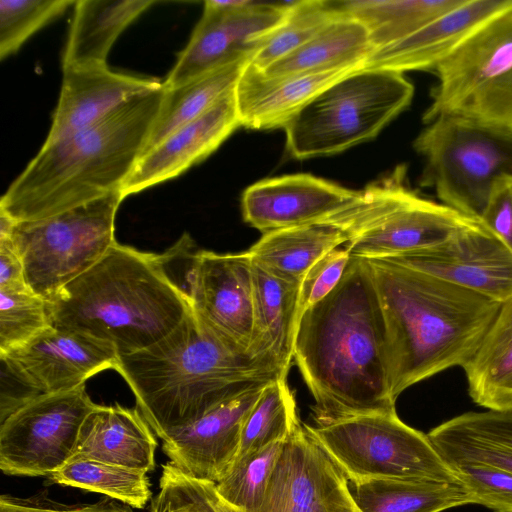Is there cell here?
I'll list each match as a JSON object with an SVG mask.
<instances>
[{
  "label": "cell",
  "instance_id": "cell-1",
  "mask_svg": "<svg viewBox=\"0 0 512 512\" xmlns=\"http://www.w3.org/2000/svg\"><path fill=\"white\" fill-rule=\"evenodd\" d=\"M293 358L317 425L396 412L387 331L366 259L351 256L336 287L301 315Z\"/></svg>",
  "mask_w": 512,
  "mask_h": 512
},
{
  "label": "cell",
  "instance_id": "cell-32",
  "mask_svg": "<svg viewBox=\"0 0 512 512\" xmlns=\"http://www.w3.org/2000/svg\"><path fill=\"white\" fill-rule=\"evenodd\" d=\"M250 60L251 57H244L176 88L164 87L165 96L142 156L170 134L205 114L233 91Z\"/></svg>",
  "mask_w": 512,
  "mask_h": 512
},
{
  "label": "cell",
  "instance_id": "cell-31",
  "mask_svg": "<svg viewBox=\"0 0 512 512\" xmlns=\"http://www.w3.org/2000/svg\"><path fill=\"white\" fill-rule=\"evenodd\" d=\"M348 484L360 512H441L474 504L459 483L374 478Z\"/></svg>",
  "mask_w": 512,
  "mask_h": 512
},
{
  "label": "cell",
  "instance_id": "cell-44",
  "mask_svg": "<svg viewBox=\"0 0 512 512\" xmlns=\"http://www.w3.org/2000/svg\"><path fill=\"white\" fill-rule=\"evenodd\" d=\"M480 222L512 251V177L495 183Z\"/></svg>",
  "mask_w": 512,
  "mask_h": 512
},
{
  "label": "cell",
  "instance_id": "cell-3",
  "mask_svg": "<svg viewBox=\"0 0 512 512\" xmlns=\"http://www.w3.org/2000/svg\"><path fill=\"white\" fill-rule=\"evenodd\" d=\"M366 260L387 331L392 397L448 368H463L502 303L391 260Z\"/></svg>",
  "mask_w": 512,
  "mask_h": 512
},
{
  "label": "cell",
  "instance_id": "cell-27",
  "mask_svg": "<svg viewBox=\"0 0 512 512\" xmlns=\"http://www.w3.org/2000/svg\"><path fill=\"white\" fill-rule=\"evenodd\" d=\"M154 0H80L62 59L64 66L107 65L108 54L120 34Z\"/></svg>",
  "mask_w": 512,
  "mask_h": 512
},
{
  "label": "cell",
  "instance_id": "cell-17",
  "mask_svg": "<svg viewBox=\"0 0 512 512\" xmlns=\"http://www.w3.org/2000/svg\"><path fill=\"white\" fill-rule=\"evenodd\" d=\"M387 260L500 303L512 298V251L480 221L435 247Z\"/></svg>",
  "mask_w": 512,
  "mask_h": 512
},
{
  "label": "cell",
  "instance_id": "cell-13",
  "mask_svg": "<svg viewBox=\"0 0 512 512\" xmlns=\"http://www.w3.org/2000/svg\"><path fill=\"white\" fill-rule=\"evenodd\" d=\"M290 3L205 1L203 14L163 86L173 89L238 59L252 57L282 22Z\"/></svg>",
  "mask_w": 512,
  "mask_h": 512
},
{
  "label": "cell",
  "instance_id": "cell-4",
  "mask_svg": "<svg viewBox=\"0 0 512 512\" xmlns=\"http://www.w3.org/2000/svg\"><path fill=\"white\" fill-rule=\"evenodd\" d=\"M164 96V86L142 93L95 124L43 144L1 197L0 210L16 222L33 221L121 191L143 154Z\"/></svg>",
  "mask_w": 512,
  "mask_h": 512
},
{
  "label": "cell",
  "instance_id": "cell-35",
  "mask_svg": "<svg viewBox=\"0 0 512 512\" xmlns=\"http://www.w3.org/2000/svg\"><path fill=\"white\" fill-rule=\"evenodd\" d=\"M300 424L286 378L269 382L245 418L235 460L269 444L287 441Z\"/></svg>",
  "mask_w": 512,
  "mask_h": 512
},
{
  "label": "cell",
  "instance_id": "cell-10",
  "mask_svg": "<svg viewBox=\"0 0 512 512\" xmlns=\"http://www.w3.org/2000/svg\"><path fill=\"white\" fill-rule=\"evenodd\" d=\"M304 427L349 482L396 478L460 484L427 434L405 424L397 412Z\"/></svg>",
  "mask_w": 512,
  "mask_h": 512
},
{
  "label": "cell",
  "instance_id": "cell-38",
  "mask_svg": "<svg viewBox=\"0 0 512 512\" xmlns=\"http://www.w3.org/2000/svg\"><path fill=\"white\" fill-rule=\"evenodd\" d=\"M47 300L26 289H0V355L51 327Z\"/></svg>",
  "mask_w": 512,
  "mask_h": 512
},
{
  "label": "cell",
  "instance_id": "cell-9",
  "mask_svg": "<svg viewBox=\"0 0 512 512\" xmlns=\"http://www.w3.org/2000/svg\"><path fill=\"white\" fill-rule=\"evenodd\" d=\"M424 161L420 185L441 203L480 220L495 183L512 177V132L438 117L413 142Z\"/></svg>",
  "mask_w": 512,
  "mask_h": 512
},
{
  "label": "cell",
  "instance_id": "cell-6",
  "mask_svg": "<svg viewBox=\"0 0 512 512\" xmlns=\"http://www.w3.org/2000/svg\"><path fill=\"white\" fill-rule=\"evenodd\" d=\"M479 221L421 197L408 185L406 166L399 165L326 224L346 234L344 247L352 257L389 259L435 247Z\"/></svg>",
  "mask_w": 512,
  "mask_h": 512
},
{
  "label": "cell",
  "instance_id": "cell-29",
  "mask_svg": "<svg viewBox=\"0 0 512 512\" xmlns=\"http://www.w3.org/2000/svg\"><path fill=\"white\" fill-rule=\"evenodd\" d=\"M346 242L347 236L340 228L321 223L264 233L248 252L270 273L301 283L319 259Z\"/></svg>",
  "mask_w": 512,
  "mask_h": 512
},
{
  "label": "cell",
  "instance_id": "cell-45",
  "mask_svg": "<svg viewBox=\"0 0 512 512\" xmlns=\"http://www.w3.org/2000/svg\"><path fill=\"white\" fill-rule=\"evenodd\" d=\"M30 288L22 259L10 237L0 238V289Z\"/></svg>",
  "mask_w": 512,
  "mask_h": 512
},
{
  "label": "cell",
  "instance_id": "cell-15",
  "mask_svg": "<svg viewBox=\"0 0 512 512\" xmlns=\"http://www.w3.org/2000/svg\"><path fill=\"white\" fill-rule=\"evenodd\" d=\"M187 280L186 292L194 313L231 347L252 353L254 316L250 253L218 254L200 250L191 256Z\"/></svg>",
  "mask_w": 512,
  "mask_h": 512
},
{
  "label": "cell",
  "instance_id": "cell-43",
  "mask_svg": "<svg viewBox=\"0 0 512 512\" xmlns=\"http://www.w3.org/2000/svg\"><path fill=\"white\" fill-rule=\"evenodd\" d=\"M0 512H133L130 506L119 504L113 499H102L85 505H67L55 502L44 496L28 498L2 495Z\"/></svg>",
  "mask_w": 512,
  "mask_h": 512
},
{
  "label": "cell",
  "instance_id": "cell-33",
  "mask_svg": "<svg viewBox=\"0 0 512 512\" xmlns=\"http://www.w3.org/2000/svg\"><path fill=\"white\" fill-rule=\"evenodd\" d=\"M464 0H348L336 8L368 30L373 51L394 44L456 8Z\"/></svg>",
  "mask_w": 512,
  "mask_h": 512
},
{
  "label": "cell",
  "instance_id": "cell-22",
  "mask_svg": "<svg viewBox=\"0 0 512 512\" xmlns=\"http://www.w3.org/2000/svg\"><path fill=\"white\" fill-rule=\"evenodd\" d=\"M511 3L512 0H464L412 35L371 52L363 69L403 74L433 72L479 26Z\"/></svg>",
  "mask_w": 512,
  "mask_h": 512
},
{
  "label": "cell",
  "instance_id": "cell-18",
  "mask_svg": "<svg viewBox=\"0 0 512 512\" xmlns=\"http://www.w3.org/2000/svg\"><path fill=\"white\" fill-rule=\"evenodd\" d=\"M358 194L311 174L283 175L249 186L241 199L242 215L263 234L321 224L352 204Z\"/></svg>",
  "mask_w": 512,
  "mask_h": 512
},
{
  "label": "cell",
  "instance_id": "cell-28",
  "mask_svg": "<svg viewBox=\"0 0 512 512\" xmlns=\"http://www.w3.org/2000/svg\"><path fill=\"white\" fill-rule=\"evenodd\" d=\"M463 369L469 395L476 404L488 410H512V298L501 304Z\"/></svg>",
  "mask_w": 512,
  "mask_h": 512
},
{
  "label": "cell",
  "instance_id": "cell-39",
  "mask_svg": "<svg viewBox=\"0 0 512 512\" xmlns=\"http://www.w3.org/2000/svg\"><path fill=\"white\" fill-rule=\"evenodd\" d=\"M75 3L71 0H1L0 59L17 52L34 33Z\"/></svg>",
  "mask_w": 512,
  "mask_h": 512
},
{
  "label": "cell",
  "instance_id": "cell-25",
  "mask_svg": "<svg viewBox=\"0 0 512 512\" xmlns=\"http://www.w3.org/2000/svg\"><path fill=\"white\" fill-rule=\"evenodd\" d=\"M254 334L251 352L268 355L288 373L300 319V283L280 278L252 260Z\"/></svg>",
  "mask_w": 512,
  "mask_h": 512
},
{
  "label": "cell",
  "instance_id": "cell-34",
  "mask_svg": "<svg viewBox=\"0 0 512 512\" xmlns=\"http://www.w3.org/2000/svg\"><path fill=\"white\" fill-rule=\"evenodd\" d=\"M53 483L104 494L134 508L151 498L147 473L90 459H72L49 475Z\"/></svg>",
  "mask_w": 512,
  "mask_h": 512
},
{
  "label": "cell",
  "instance_id": "cell-20",
  "mask_svg": "<svg viewBox=\"0 0 512 512\" xmlns=\"http://www.w3.org/2000/svg\"><path fill=\"white\" fill-rule=\"evenodd\" d=\"M239 127L234 89L205 114L144 154L126 179L123 196L179 176L212 154Z\"/></svg>",
  "mask_w": 512,
  "mask_h": 512
},
{
  "label": "cell",
  "instance_id": "cell-12",
  "mask_svg": "<svg viewBox=\"0 0 512 512\" xmlns=\"http://www.w3.org/2000/svg\"><path fill=\"white\" fill-rule=\"evenodd\" d=\"M96 406L85 385L41 394L0 427V469L14 476L50 475L72 458L80 428Z\"/></svg>",
  "mask_w": 512,
  "mask_h": 512
},
{
  "label": "cell",
  "instance_id": "cell-19",
  "mask_svg": "<svg viewBox=\"0 0 512 512\" xmlns=\"http://www.w3.org/2000/svg\"><path fill=\"white\" fill-rule=\"evenodd\" d=\"M268 383H256L167 433L162 447L170 462L190 477L218 482L235 461L245 418Z\"/></svg>",
  "mask_w": 512,
  "mask_h": 512
},
{
  "label": "cell",
  "instance_id": "cell-11",
  "mask_svg": "<svg viewBox=\"0 0 512 512\" xmlns=\"http://www.w3.org/2000/svg\"><path fill=\"white\" fill-rule=\"evenodd\" d=\"M113 192L44 219L16 222L11 234L30 289L46 300L97 263L116 243Z\"/></svg>",
  "mask_w": 512,
  "mask_h": 512
},
{
  "label": "cell",
  "instance_id": "cell-36",
  "mask_svg": "<svg viewBox=\"0 0 512 512\" xmlns=\"http://www.w3.org/2000/svg\"><path fill=\"white\" fill-rule=\"evenodd\" d=\"M334 1L291 2L282 22L253 54L250 64L259 71L292 53L341 15Z\"/></svg>",
  "mask_w": 512,
  "mask_h": 512
},
{
  "label": "cell",
  "instance_id": "cell-2",
  "mask_svg": "<svg viewBox=\"0 0 512 512\" xmlns=\"http://www.w3.org/2000/svg\"><path fill=\"white\" fill-rule=\"evenodd\" d=\"M115 370L161 439L256 383L287 377L272 357L231 347L193 310L158 342L118 356Z\"/></svg>",
  "mask_w": 512,
  "mask_h": 512
},
{
  "label": "cell",
  "instance_id": "cell-14",
  "mask_svg": "<svg viewBox=\"0 0 512 512\" xmlns=\"http://www.w3.org/2000/svg\"><path fill=\"white\" fill-rule=\"evenodd\" d=\"M210 494L215 512H236ZM253 512H360L348 479L300 424L285 442L265 499Z\"/></svg>",
  "mask_w": 512,
  "mask_h": 512
},
{
  "label": "cell",
  "instance_id": "cell-41",
  "mask_svg": "<svg viewBox=\"0 0 512 512\" xmlns=\"http://www.w3.org/2000/svg\"><path fill=\"white\" fill-rule=\"evenodd\" d=\"M151 512H215L210 482L188 476L169 461L163 466Z\"/></svg>",
  "mask_w": 512,
  "mask_h": 512
},
{
  "label": "cell",
  "instance_id": "cell-40",
  "mask_svg": "<svg viewBox=\"0 0 512 512\" xmlns=\"http://www.w3.org/2000/svg\"><path fill=\"white\" fill-rule=\"evenodd\" d=\"M447 465L474 504L494 512H512V473L476 462H450Z\"/></svg>",
  "mask_w": 512,
  "mask_h": 512
},
{
  "label": "cell",
  "instance_id": "cell-8",
  "mask_svg": "<svg viewBox=\"0 0 512 512\" xmlns=\"http://www.w3.org/2000/svg\"><path fill=\"white\" fill-rule=\"evenodd\" d=\"M424 123L454 117L512 132V3L470 34L433 71Z\"/></svg>",
  "mask_w": 512,
  "mask_h": 512
},
{
  "label": "cell",
  "instance_id": "cell-37",
  "mask_svg": "<svg viewBox=\"0 0 512 512\" xmlns=\"http://www.w3.org/2000/svg\"><path fill=\"white\" fill-rule=\"evenodd\" d=\"M285 442L269 444L236 459L227 473L214 483L220 500L236 512H253L259 508L265 499Z\"/></svg>",
  "mask_w": 512,
  "mask_h": 512
},
{
  "label": "cell",
  "instance_id": "cell-26",
  "mask_svg": "<svg viewBox=\"0 0 512 512\" xmlns=\"http://www.w3.org/2000/svg\"><path fill=\"white\" fill-rule=\"evenodd\" d=\"M427 436L446 463H483L512 473V410L467 412Z\"/></svg>",
  "mask_w": 512,
  "mask_h": 512
},
{
  "label": "cell",
  "instance_id": "cell-16",
  "mask_svg": "<svg viewBox=\"0 0 512 512\" xmlns=\"http://www.w3.org/2000/svg\"><path fill=\"white\" fill-rule=\"evenodd\" d=\"M0 359L1 365L41 395L75 389L103 370H115L118 353L106 342L51 326Z\"/></svg>",
  "mask_w": 512,
  "mask_h": 512
},
{
  "label": "cell",
  "instance_id": "cell-30",
  "mask_svg": "<svg viewBox=\"0 0 512 512\" xmlns=\"http://www.w3.org/2000/svg\"><path fill=\"white\" fill-rule=\"evenodd\" d=\"M373 52L366 27L342 13L304 45L271 64L262 74L269 78L361 64Z\"/></svg>",
  "mask_w": 512,
  "mask_h": 512
},
{
  "label": "cell",
  "instance_id": "cell-5",
  "mask_svg": "<svg viewBox=\"0 0 512 512\" xmlns=\"http://www.w3.org/2000/svg\"><path fill=\"white\" fill-rule=\"evenodd\" d=\"M166 255L118 244L47 300L53 327L112 345L118 356L161 340L192 311Z\"/></svg>",
  "mask_w": 512,
  "mask_h": 512
},
{
  "label": "cell",
  "instance_id": "cell-42",
  "mask_svg": "<svg viewBox=\"0 0 512 512\" xmlns=\"http://www.w3.org/2000/svg\"><path fill=\"white\" fill-rule=\"evenodd\" d=\"M350 259L348 250L338 247L325 254L310 268L300 283V317L336 287Z\"/></svg>",
  "mask_w": 512,
  "mask_h": 512
},
{
  "label": "cell",
  "instance_id": "cell-7",
  "mask_svg": "<svg viewBox=\"0 0 512 512\" xmlns=\"http://www.w3.org/2000/svg\"><path fill=\"white\" fill-rule=\"evenodd\" d=\"M414 86L403 73L361 69L331 84L283 127L296 159L343 152L374 139L412 102Z\"/></svg>",
  "mask_w": 512,
  "mask_h": 512
},
{
  "label": "cell",
  "instance_id": "cell-24",
  "mask_svg": "<svg viewBox=\"0 0 512 512\" xmlns=\"http://www.w3.org/2000/svg\"><path fill=\"white\" fill-rule=\"evenodd\" d=\"M152 431L138 408L96 404L80 428L70 460H96L147 473L155 467Z\"/></svg>",
  "mask_w": 512,
  "mask_h": 512
},
{
  "label": "cell",
  "instance_id": "cell-23",
  "mask_svg": "<svg viewBox=\"0 0 512 512\" xmlns=\"http://www.w3.org/2000/svg\"><path fill=\"white\" fill-rule=\"evenodd\" d=\"M363 68L361 63L269 78L249 62L235 87L241 126L255 130L283 128L324 89Z\"/></svg>",
  "mask_w": 512,
  "mask_h": 512
},
{
  "label": "cell",
  "instance_id": "cell-21",
  "mask_svg": "<svg viewBox=\"0 0 512 512\" xmlns=\"http://www.w3.org/2000/svg\"><path fill=\"white\" fill-rule=\"evenodd\" d=\"M60 97L44 144H50L105 117L129 99L156 90L163 82L101 66H64Z\"/></svg>",
  "mask_w": 512,
  "mask_h": 512
}]
</instances>
